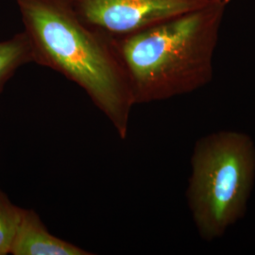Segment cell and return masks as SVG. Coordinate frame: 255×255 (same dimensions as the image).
Instances as JSON below:
<instances>
[{"instance_id": "277c9868", "label": "cell", "mask_w": 255, "mask_h": 255, "mask_svg": "<svg viewBox=\"0 0 255 255\" xmlns=\"http://www.w3.org/2000/svg\"><path fill=\"white\" fill-rule=\"evenodd\" d=\"M87 25L114 38L199 9L209 0H70Z\"/></svg>"}, {"instance_id": "8992f818", "label": "cell", "mask_w": 255, "mask_h": 255, "mask_svg": "<svg viewBox=\"0 0 255 255\" xmlns=\"http://www.w3.org/2000/svg\"><path fill=\"white\" fill-rule=\"evenodd\" d=\"M30 63L34 58L25 31L0 42V94L19 68Z\"/></svg>"}, {"instance_id": "5b68a950", "label": "cell", "mask_w": 255, "mask_h": 255, "mask_svg": "<svg viewBox=\"0 0 255 255\" xmlns=\"http://www.w3.org/2000/svg\"><path fill=\"white\" fill-rule=\"evenodd\" d=\"M12 255H90L86 250L55 237L34 210L24 209L10 249Z\"/></svg>"}, {"instance_id": "7a4b0ae2", "label": "cell", "mask_w": 255, "mask_h": 255, "mask_svg": "<svg viewBox=\"0 0 255 255\" xmlns=\"http://www.w3.org/2000/svg\"><path fill=\"white\" fill-rule=\"evenodd\" d=\"M232 0L166 19L115 38L136 104L167 101L200 90L214 77V56Z\"/></svg>"}, {"instance_id": "6da1fadb", "label": "cell", "mask_w": 255, "mask_h": 255, "mask_svg": "<svg viewBox=\"0 0 255 255\" xmlns=\"http://www.w3.org/2000/svg\"><path fill=\"white\" fill-rule=\"evenodd\" d=\"M34 63L76 83L126 139L135 105L115 38L87 25L70 0H14Z\"/></svg>"}, {"instance_id": "52a82bcc", "label": "cell", "mask_w": 255, "mask_h": 255, "mask_svg": "<svg viewBox=\"0 0 255 255\" xmlns=\"http://www.w3.org/2000/svg\"><path fill=\"white\" fill-rule=\"evenodd\" d=\"M24 208L9 200L0 189V255L10 254V249L18 228Z\"/></svg>"}, {"instance_id": "3957f363", "label": "cell", "mask_w": 255, "mask_h": 255, "mask_svg": "<svg viewBox=\"0 0 255 255\" xmlns=\"http://www.w3.org/2000/svg\"><path fill=\"white\" fill-rule=\"evenodd\" d=\"M186 201L202 240L212 242L246 215L255 183V143L246 132L222 129L201 137L191 155Z\"/></svg>"}]
</instances>
